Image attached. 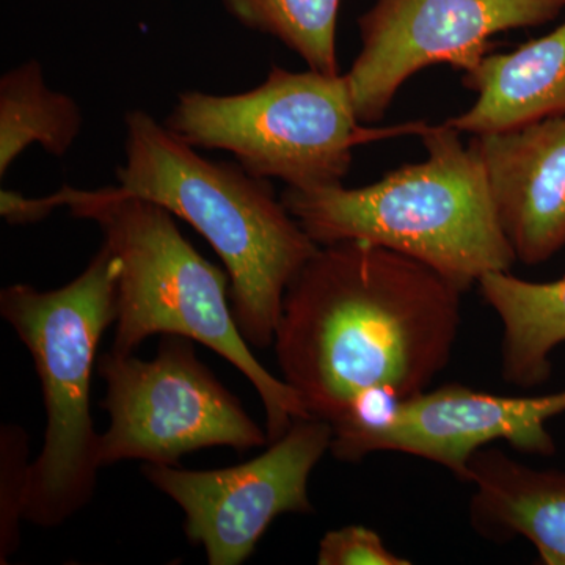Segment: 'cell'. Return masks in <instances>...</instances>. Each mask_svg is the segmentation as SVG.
<instances>
[{"mask_svg": "<svg viewBox=\"0 0 565 565\" xmlns=\"http://www.w3.org/2000/svg\"><path fill=\"white\" fill-rule=\"evenodd\" d=\"M234 20L266 33L303 58L308 68L340 74L337 20L340 0H222Z\"/></svg>", "mask_w": 565, "mask_h": 565, "instance_id": "16", "label": "cell"}, {"mask_svg": "<svg viewBox=\"0 0 565 565\" xmlns=\"http://www.w3.org/2000/svg\"><path fill=\"white\" fill-rule=\"evenodd\" d=\"M333 430L322 419H294L288 433L248 462L218 470L147 463L141 471L185 515V535L211 565H239L281 514L313 512L308 484L330 451Z\"/></svg>", "mask_w": 565, "mask_h": 565, "instance_id": "8", "label": "cell"}, {"mask_svg": "<svg viewBox=\"0 0 565 565\" xmlns=\"http://www.w3.org/2000/svg\"><path fill=\"white\" fill-rule=\"evenodd\" d=\"M462 82L478 95L473 106L445 121L482 136L508 131L565 111V22L508 54L490 52Z\"/></svg>", "mask_w": 565, "mask_h": 565, "instance_id": "13", "label": "cell"}, {"mask_svg": "<svg viewBox=\"0 0 565 565\" xmlns=\"http://www.w3.org/2000/svg\"><path fill=\"white\" fill-rule=\"evenodd\" d=\"M427 158L374 184L286 188L281 202L318 245L366 241L433 267L462 291L511 270L514 250L498 221L481 158L460 132L424 128Z\"/></svg>", "mask_w": 565, "mask_h": 565, "instance_id": "3", "label": "cell"}, {"mask_svg": "<svg viewBox=\"0 0 565 565\" xmlns=\"http://www.w3.org/2000/svg\"><path fill=\"white\" fill-rule=\"evenodd\" d=\"M318 564L411 565L412 561L393 553L377 531L349 525L323 535L319 542Z\"/></svg>", "mask_w": 565, "mask_h": 565, "instance_id": "18", "label": "cell"}, {"mask_svg": "<svg viewBox=\"0 0 565 565\" xmlns=\"http://www.w3.org/2000/svg\"><path fill=\"white\" fill-rule=\"evenodd\" d=\"M52 195L73 217L96 223L103 244L120 259L114 351L134 353L152 334H181L206 345L262 397L269 444L288 433L294 419L310 416L291 386L250 351L234 319L228 274L193 248L173 214L118 185L92 191L63 185Z\"/></svg>", "mask_w": 565, "mask_h": 565, "instance_id": "4", "label": "cell"}, {"mask_svg": "<svg viewBox=\"0 0 565 565\" xmlns=\"http://www.w3.org/2000/svg\"><path fill=\"white\" fill-rule=\"evenodd\" d=\"M564 9L565 0H377L360 17L362 50L345 73L356 118L381 121L419 71L473 68L497 33L545 24Z\"/></svg>", "mask_w": 565, "mask_h": 565, "instance_id": "9", "label": "cell"}, {"mask_svg": "<svg viewBox=\"0 0 565 565\" xmlns=\"http://www.w3.org/2000/svg\"><path fill=\"white\" fill-rule=\"evenodd\" d=\"M468 515L476 533L497 542L525 537L541 563L565 565V473L519 462L497 445L468 463Z\"/></svg>", "mask_w": 565, "mask_h": 565, "instance_id": "12", "label": "cell"}, {"mask_svg": "<svg viewBox=\"0 0 565 565\" xmlns=\"http://www.w3.org/2000/svg\"><path fill=\"white\" fill-rule=\"evenodd\" d=\"M118 188L162 206L210 243L230 277V303L248 344L274 345L286 291L319 247L275 195L239 163L211 161L148 111L125 117Z\"/></svg>", "mask_w": 565, "mask_h": 565, "instance_id": "2", "label": "cell"}, {"mask_svg": "<svg viewBox=\"0 0 565 565\" xmlns=\"http://www.w3.org/2000/svg\"><path fill=\"white\" fill-rule=\"evenodd\" d=\"M82 125L79 104L66 93L52 90L39 62L7 71L0 79V177L31 145L63 158Z\"/></svg>", "mask_w": 565, "mask_h": 565, "instance_id": "15", "label": "cell"}, {"mask_svg": "<svg viewBox=\"0 0 565 565\" xmlns=\"http://www.w3.org/2000/svg\"><path fill=\"white\" fill-rule=\"evenodd\" d=\"M482 299L500 318L501 373L505 382L534 388L552 377V352L565 343V277L527 281L511 270L478 281Z\"/></svg>", "mask_w": 565, "mask_h": 565, "instance_id": "14", "label": "cell"}, {"mask_svg": "<svg viewBox=\"0 0 565 565\" xmlns=\"http://www.w3.org/2000/svg\"><path fill=\"white\" fill-rule=\"evenodd\" d=\"M96 370L106 382L102 407L110 416L99 438L102 468L125 460L177 465L199 449L245 452L269 445L266 430L196 356L191 338L162 334L152 360L111 349Z\"/></svg>", "mask_w": 565, "mask_h": 565, "instance_id": "7", "label": "cell"}, {"mask_svg": "<svg viewBox=\"0 0 565 565\" xmlns=\"http://www.w3.org/2000/svg\"><path fill=\"white\" fill-rule=\"evenodd\" d=\"M28 434L20 426L3 424L0 430V564L9 563L20 548V523L24 520L29 468Z\"/></svg>", "mask_w": 565, "mask_h": 565, "instance_id": "17", "label": "cell"}, {"mask_svg": "<svg viewBox=\"0 0 565 565\" xmlns=\"http://www.w3.org/2000/svg\"><path fill=\"white\" fill-rule=\"evenodd\" d=\"M57 210L54 196H41V199H29L21 192H0V215L11 225H28L44 221L47 215Z\"/></svg>", "mask_w": 565, "mask_h": 565, "instance_id": "19", "label": "cell"}, {"mask_svg": "<svg viewBox=\"0 0 565 565\" xmlns=\"http://www.w3.org/2000/svg\"><path fill=\"white\" fill-rule=\"evenodd\" d=\"M564 412L565 390L515 397L445 385L333 430L330 452L341 462H360L374 452H403L467 481L471 457L500 441L527 455H555L546 423Z\"/></svg>", "mask_w": 565, "mask_h": 565, "instance_id": "10", "label": "cell"}, {"mask_svg": "<svg viewBox=\"0 0 565 565\" xmlns=\"http://www.w3.org/2000/svg\"><path fill=\"white\" fill-rule=\"evenodd\" d=\"M484 166L501 228L519 262L565 248V111L470 141Z\"/></svg>", "mask_w": 565, "mask_h": 565, "instance_id": "11", "label": "cell"}, {"mask_svg": "<svg viewBox=\"0 0 565 565\" xmlns=\"http://www.w3.org/2000/svg\"><path fill=\"white\" fill-rule=\"evenodd\" d=\"M463 292L381 245H321L282 300L274 340L282 381L332 430L412 399L451 362Z\"/></svg>", "mask_w": 565, "mask_h": 565, "instance_id": "1", "label": "cell"}, {"mask_svg": "<svg viewBox=\"0 0 565 565\" xmlns=\"http://www.w3.org/2000/svg\"><path fill=\"white\" fill-rule=\"evenodd\" d=\"M163 125L196 150L232 152L253 177L297 191L343 184L353 148L371 137L356 118L345 74L277 65L245 93H180Z\"/></svg>", "mask_w": 565, "mask_h": 565, "instance_id": "6", "label": "cell"}, {"mask_svg": "<svg viewBox=\"0 0 565 565\" xmlns=\"http://www.w3.org/2000/svg\"><path fill=\"white\" fill-rule=\"evenodd\" d=\"M120 259L102 245L79 277L52 291L7 286L0 315L31 352L43 392V448L29 468L24 520L61 526L90 503L98 482L99 438L92 418L96 351L117 319Z\"/></svg>", "mask_w": 565, "mask_h": 565, "instance_id": "5", "label": "cell"}]
</instances>
